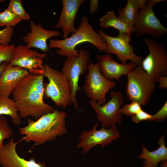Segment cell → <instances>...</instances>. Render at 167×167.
I'll return each instance as SVG.
<instances>
[{"mask_svg": "<svg viewBox=\"0 0 167 167\" xmlns=\"http://www.w3.org/2000/svg\"><path fill=\"white\" fill-rule=\"evenodd\" d=\"M43 77L41 75L29 73L13 90V99L20 118L31 116L37 120L55 109L44 101Z\"/></svg>", "mask_w": 167, "mask_h": 167, "instance_id": "1", "label": "cell"}, {"mask_svg": "<svg viewBox=\"0 0 167 167\" xmlns=\"http://www.w3.org/2000/svg\"><path fill=\"white\" fill-rule=\"evenodd\" d=\"M67 116L65 111L55 109L36 121L28 118L27 125L18 129L19 134L24 135L21 140L28 143L32 141L36 145H41L62 136L67 131Z\"/></svg>", "mask_w": 167, "mask_h": 167, "instance_id": "2", "label": "cell"}, {"mask_svg": "<svg viewBox=\"0 0 167 167\" xmlns=\"http://www.w3.org/2000/svg\"><path fill=\"white\" fill-rule=\"evenodd\" d=\"M88 42L95 46L98 50L106 53V43L103 37L94 30L90 24L87 17L85 15L81 18L79 25L71 36L62 40L50 39L48 46L49 49L58 48L57 54L67 58L78 57V51L75 48L78 45Z\"/></svg>", "mask_w": 167, "mask_h": 167, "instance_id": "3", "label": "cell"}, {"mask_svg": "<svg viewBox=\"0 0 167 167\" xmlns=\"http://www.w3.org/2000/svg\"><path fill=\"white\" fill-rule=\"evenodd\" d=\"M49 82L44 84V95L50 99L58 107L66 109L71 104V88L69 82L63 73L45 64L41 75Z\"/></svg>", "mask_w": 167, "mask_h": 167, "instance_id": "4", "label": "cell"}, {"mask_svg": "<svg viewBox=\"0 0 167 167\" xmlns=\"http://www.w3.org/2000/svg\"><path fill=\"white\" fill-rule=\"evenodd\" d=\"M126 75L127 97L141 106L147 104L155 90V83L140 65H137Z\"/></svg>", "mask_w": 167, "mask_h": 167, "instance_id": "5", "label": "cell"}, {"mask_svg": "<svg viewBox=\"0 0 167 167\" xmlns=\"http://www.w3.org/2000/svg\"><path fill=\"white\" fill-rule=\"evenodd\" d=\"M88 70L83 86L84 91L90 101L103 105L106 102V94L116 86V83L103 76L97 62H89Z\"/></svg>", "mask_w": 167, "mask_h": 167, "instance_id": "6", "label": "cell"}, {"mask_svg": "<svg viewBox=\"0 0 167 167\" xmlns=\"http://www.w3.org/2000/svg\"><path fill=\"white\" fill-rule=\"evenodd\" d=\"M143 41L149 53L142 60L140 65L156 83L162 76H167V51L161 43L148 37Z\"/></svg>", "mask_w": 167, "mask_h": 167, "instance_id": "7", "label": "cell"}, {"mask_svg": "<svg viewBox=\"0 0 167 167\" xmlns=\"http://www.w3.org/2000/svg\"><path fill=\"white\" fill-rule=\"evenodd\" d=\"M165 0L148 1L144 8L139 12L133 28L135 36H142L145 34L158 39L167 34V28L163 26L157 18L152 7Z\"/></svg>", "mask_w": 167, "mask_h": 167, "instance_id": "8", "label": "cell"}, {"mask_svg": "<svg viewBox=\"0 0 167 167\" xmlns=\"http://www.w3.org/2000/svg\"><path fill=\"white\" fill-rule=\"evenodd\" d=\"M78 57L67 58L65 61L62 72L67 78L71 88V102L74 108H78L76 96L77 92L81 90L78 84L79 76L88 70V65L91 59L88 51L82 48L78 51Z\"/></svg>", "mask_w": 167, "mask_h": 167, "instance_id": "9", "label": "cell"}, {"mask_svg": "<svg viewBox=\"0 0 167 167\" xmlns=\"http://www.w3.org/2000/svg\"><path fill=\"white\" fill-rule=\"evenodd\" d=\"M99 33L103 37L107 45V54L116 55L121 64H126L128 60L137 65H140L144 58L136 54L133 47L130 44L131 34L119 32L118 36H112L100 29Z\"/></svg>", "mask_w": 167, "mask_h": 167, "instance_id": "10", "label": "cell"}, {"mask_svg": "<svg viewBox=\"0 0 167 167\" xmlns=\"http://www.w3.org/2000/svg\"><path fill=\"white\" fill-rule=\"evenodd\" d=\"M111 99L103 105L90 100L88 102L96 113L98 120L101 124L102 127L110 128L121 124L122 121L123 114L121 111L124 103V99L122 93L112 90Z\"/></svg>", "mask_w": 167, "mask_h": 167, "instance_id": "11", "label": "cell"}, {"mask_svg": "<svg viewBox=\"0 0 167 167\" xmlns=\"http://www.w3.org/2000/svg\"><path fill=\"white\" fill-rule=\"evenodd\" d=\"M98 126V123H95L91 130L84 131L79 135L80 141L77 148H81L83 153H87L98 145L105 147L119 138L120 134L116 126L109 129L102 127L97 130Z\"/></svg>", "mask_w": 167, "mask_h": 167, "instance_id": "12", "label": "cell"}, {"mask_svg": "<svg viewBox=\"0 0 167 167\" xmlns=\"http://www.w3.org/2000/svg\"><path fill=\"white\" fill-rule=\"evenodd\" d=\"M46 53H40L26 45L15 46L12 60L9 64L26 70L30 74L41 75L43 71L44 60Z\"/></svg>", "mask_w": 167, "mask_h": 167, "instance_id": "13", "label": "cell"}, {"mask_svg": "<svg viewBox=\"0 0 167 167\" xmlns=\"http://www.w3.org/2000/svg\"><path fill=\"white\" fill-rule=\"evenodd\" d=\"M17 143L12 138L0 148V164L2 167H47L45 163L36 162L33 158L27 160L21 157L16 150Z\"/></svg>", "mask_w": 167, "mask_h": 167, "instance_id": "14", "label": "cell"}, {"mask_svg": "<svg viewBox=\"0 0 167 167\" xmlns=\"http://www.w3.org/2000/svg\"><path fill=\"white\" fill-rule=\"evenodd\" d=\"M30 32L22 38V41L29 48H35L42 51L44 53L49 51L47 41L53 37L60 36L59 31L48 30L43 28L41 23L36 24L33 21L30 22Z\"/></svg>", "mask_w": 167, "mask_h": 167, "instance_id": "15", "label": "cell"}, {"mask_svg": "<svg viewBox=\"0 0 167 167\" xmlns=\"http://www.w3.org/2000/svg\"><path fill=\"white\" fill-rule=\"evenodd\" d=\"M85 0H62V8L59 19L54 26L56 29L61 28L62 37L65 39L69 34L76 30L74 22L78 10Z\"/></svg>", "mask_w": 167, "mask_h": 167, "instance_id": "16", "label": "cell"}, {"mask_svg": "<svg viewBox=\"0 0 167 167\" xmlns=\"http://www.w3.org/2000/svg\"><path fill=\"white\" fill-rule=\"evenodd\" d=\"M96 58L102 74L109 80L115 79L119 81L121 76L126 75L137 66L132 62L126 64L118 63L110 54H97Z\"/></svg>", "mask_w": 167, "mask_h": 167, "instance_id": "17", "label": "cell"}, {"mask_svg": "<svg viewBox=\"0 0 167 167\" xmlns=\"http://www.w3.org/2000/svg\"><path fill=\"white\" fill-rule=\"evenodd\" d=\"M29 74L24 68L9 64L0 77V96L9 97L15 87Z\"/></svg>", "mask_w": 167, "mask_h": 167, "instance_id": "18", "label": "cell"}, {"mask_svg": "<svg viewBox=\"0 0 167 167\" xmlns=\"http://www.w3.org/2000/svg\"><path fill=\"white\" fill-rule=\"evenodd\" d=\"M158 143L159 147L152 151H148L144 144H142V152L138 157L145 160L143 167H157L159 162L167 160V148L165 145L164 135L160 138Z\"/></svg>", "mask_w": 167, "mask_h": 167, "instance_id": "19", "label": "cell"}, {"mask_svg": "<svg viewBox=\"0 0 167 167\" xmlns=\"http://www.w3.org/2000/svg\"><path fill=\"white\" fill-rule=\"evenodd\" d=\"M99 25L101 27L104 29L112 27L118 30L119 32L131 34L134 32L133 27L119 19L113 11H108L106 14L101 18Z\"/></svg>", "mask_w": 167, "mask_h": 167, "instance_id": "20", "label": "cell"}, {"mask_svg": "<svg viewBox=\"0 0 167 167\" xmlns=\"http://www.w3.org/2000/svg\"><path fill=\"white\" fill-rule=\"evenodd\" d=\"M139 8L137 0H128L126 6L118 9V18L133 27Z\"/></svg>", "mask_w": 167, "mask_h": 167, "instance_id": "21", "label": "cell"}, {"mask_svg": "<svg viewBox=\"0 0 167 167\" xmlns=\"http://www.w3.org/2000/svg\"><path fill=\"white\" fill-rule=\"evenodd\" d=\"M10 116L12 122L16 125H19L21 119L19 114L18 110L13 99L9 97L0 96V116Z\"/></svg>", "mask_w": 167, "mask_h": 167, "instance_id": "22", "label": "cell"}, {"mask_svg": "<svg viewBox=\"0 0 167 167\" xmlns=\"http://www.w3.org/2000/svg\"><path fill=\"white\" fill-rule=\"evenodd\" d=\"M7 8L22 20H29L30 15L25 10L21 0H11Z\"/></svg>", "mask_w": 167, "mask_h": 167, "instance_id": "23", "label": "cell"}, {"mask_svg": "<svg viewBox=\"0 0 167 167\" xmlns=\"http://www.w3.org/2000/svg\"><path fill=\"white\" fill-rule=\"evenodd\" d=\"M22 20L7 8L3 11L0 12V26L12 28Z\"/></svg>", "mask_w": 167, "mask_h": 167, "instance_id": "24", "label": "cell"}, {"mask_svg": "<svg viewBox=\"0 0 167 167\" xmlns=\"http://www.w3.org/2000/svg\"><path fill=\"white\" fill-rule=\"evenodd\" d=\"M13 132L6 118L3 115L0 116V148L4 144V140L10 138L12 135Z\"/></svg>", "mask_w": 167, "mask_h": 167, "instance_id": "25", "label": "cell"}, {"mask_svg": "<svg viewBox=\"0 0 167 167\" xmlns=\"http://www.w3.org/2000/svg\"><path fill=\"white\" fill-rule=\"evenodd\" d=\"M15 46L14 45H9V44L0 45V64L4 62L10 63Z\"/></svg>", "mask_w": 167, "mask_h": 167, "instance_id": "26", "label": "cell"}, {"mask_svg": "<svg viewBox=\"0 0 167 167\" xmlns=\"http://www.w3.org/2000/svg\"><path fill=\"white\" fill-rule=\"evenodd\" d=\"M141 105L139 103L131 101L129 104L122 106L121 111L122 114L128 116H132L142 109Z\"/></svg>", "mask_w": 167, "mask_h": 167, "instance_id": "27", "label": "cell"}, {"mask_svg": "<svg viewBox=\"0 0 167 167\" xmlns=\"http://www.w3.org/2000/svg\"><path fill=\"white\" fill-rule=\"evenodd\" d=\"M14 30L13 28L9 27L0 30V45L9 44L11 41Z\"/></svg>", "mask_w": 167, "mask_h": 167, "instance_id": "28", "label": "cell"}, {"mask_svg": "<svg viewBox=\"0 0 167 167\" xmlns=\"http://www.w3.org/2000/svg\"><path fill=\"white\" fill-rule=\"evenodd\" d=\"M167 118V101H166L161 109L156 113L152 115L148 122L154 121L161 122L166 119Z\"/></svg>", "mask_w": 167, "mask_h": 167, "instance_id": "29", "label": "cell"}, {"mask_svg": "<svg viewBox=\"0 0 167 167\" xmlns=\"http://www.w3.org/2000/svg\"><path fill=\"white\" fill-rule=\"evenodd\" d=\"M151 116L152 115L142 109L138 113L131 116V120L135 123L137 124L142 121L148 120Z\"/></svg>", "mask_w": 167, "mask_h": 167, "instance_id": "30", "label": "cell"}, {"mask_svg": "<svg viewBox=\"0 0 167 167\" xmlns=\"http://www.w3.org/2000/svg\"><path fill=\"white\" fill-rule=\"evenodd\" d=\"M90 7L89 12L90 14H94L98 10L99 6L98 1L90 0Z\"/></svg>", "mask_w": 167, "mask_h": 167, "instance_id": "31", "label": "cell"}, {"mask_svg": "<svg viewBox=\"0 0 167 167\" xmlns=\"http://www.w3.org/2000/svg\"><path fill=\"white\" fill-rule=\"evenodd\" d=\"M158 82L159 83V87L162 89L167 88V76L161 77L159 79ZM157 82V83H158Z\"/></svg>", "mask_w": 167, "mask_h": 167, "instance_id": "32", "label": "cell"}, {"mask_svg": "<svg viewBox=\"0 0 167 167\" xmlns=\"http://www.w3.org/2000/svg\"><path fill=\"white\" fill-rule=\"evenodd\" d=\"M148 1L146 0H137L139 9H140V10H141L144 8Z\"/></svg>", "mask_w": 167, "mask_h": 167, "instance_id": "33", "label": "cell"}, {"mask_svg": "<svg viewBox=\"0 0 167 167\" xmlns=\"http://www.w3.org/2000/svg\"><path fill=\"white\" fill-rule=\"evenodd\" d=\"M9 64V63L6 62H3L0 64V77L3 71L7 67Z\"/></svg>", "mask_w": 167, "mask_h": 167, "instance_id": "34", "label": "cell"}, {"mask_svg": "<svg viewBox=\"0 0 167 167\" xmlns=\"http://www.w3.org/2000/svg\"><path fill=\"white\" fill-rule=\"evenodd\" d=\"M160 167H167V160L162 161Z\"/></svg>", "mask_w": 167, "mask_h": 167, "instance_id": "35", "label": "cell"}, {"mask_svg": "<svg viewBox=\"0 0 167 167\" xmlns=\"http://www.w3.org/2000/svg\"><path fill=\"white\" fill-rule=\"evenodd\" d=\"M4 1H5L4 0H0V3L2 2H4Z\"/></svg>", "mask_w": 167, "mask_h": 167, "instance_id": "36", "label": "cell"}]
</instances>
